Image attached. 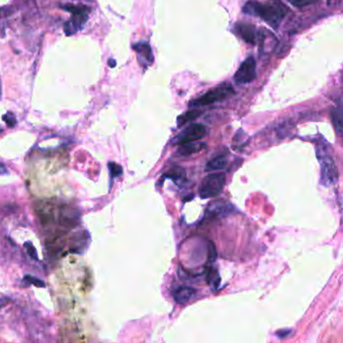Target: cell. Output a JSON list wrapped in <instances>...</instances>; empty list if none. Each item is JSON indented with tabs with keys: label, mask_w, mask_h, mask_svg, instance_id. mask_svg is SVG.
<instances>
[{
	"label": "cell",
	"mask_w": 343,
	"mask_h": 343,
	"mask_svg": "<svg viewBox=\"0 0 343 343\" xmlns=\"http://www.w3.org/2000/svg\"><path fill=\"white\" fill-rule=\"evenodd\" d=\"M24 247L27 251V254L30 255V257L32 259H34V260H38V257H37V252L35 250V248L34 247V245L32 244L31 241H26L25 244H24Z\"/></svg>",
	"instance_id": "cell-20"
},
{
	"label": "cell",
	"mask_w": 343,
	"mask_h": 343,
	"mask_svg": "<svg viewBox=\"0 0 343 343\" xmlns=\"http://www.w3.org/2000/svg\"><path fill=\"white\" fill-rule=\"evenodd\" d=\"M235 95L234 88L230 85H221L216 88L210 89L205 95L189 102V107H204L213 103L223 101V100Z\"/></svg>",
	"instance_id": "cell-3"
},
{
	"label": "cell",
	"mask_w": 343,
	"mask_h": 343,
	"mask_svg": "<svg viewBox=\"0 0 343 343\" xmlns=\"http://www.w3.org/2000/svg\"><path fill=\"white\" fill-rule=\"evenodd\" d=\"M227 164V159L226 156L224 155H219L216 156L214 158H212L211 160H209L206 164V171H216V170H220L223 169L226 166Z\"/></svg>",
	"instance_id": "cell-13"
},
{
	"label": "cell",
	"mask_w": 343,
	"mask_h": 343,
	"mask_svg": "<svg viewBox=\"0 0 343 343\" xmlns=\"http://www.w3.org/2000/svg\"><path fill=\"white\" fill-rule=\"evenodd\" d=\"M242 11L249 16L260 17L274 30H278L281 22L287 16L288 7H286L280 0H270L268 2L250 0L242 7Z\"/></svg>",
	"instance_id": "cell-1"
},
{
	"label": "cell",
	"mask_w": 343,
	"mask_h": 343,
	"mask_svg": "<svg viewBox=\"0 0 343 343\" xmlns=\"http://www.w3.org/2000/svg\"><path fill=\"white\" fill-rule=\"evenodd\" d=\"M234 33L247 44L255 45L258 41L259 33H257L255 25L247 22H237L234 26Z\"/></svg>",
	"instance_id": "cell-8"
},
{
	"label": "cell",
	"mask_w": 343,
	"mask_h": 343,
	"mask_svg": "<svg viewBox=\"0 0 343 343\" xmlns=\"http://www.w3.org/2000/svg\"><path fill=\"white\" fill-rule=\"evenodd\" d=\"M202 113H203L202 111L194 109V110H190V111H189V112H187V113L182 114V115L179 116L178 119H177V124H178V126L180 127V126H182V125H184V124H187V123H189V122H190V121H193L194 119H196L197 117L201 116Z\"/></svg>",
	"instance_id": "cell-15"
},
{
	"label": "cell",
	"mask_w": 343,
	"mask_h": 343,
	"mask_svg": "<svg viewBox=\"0 0 343 343\" xmlns=\"http://www.w3.org/2000/svg\"><path fill=\"white\" fill-rule=\"evenodd\" d=\"M343 0H327V5L329 7H340Z\"/></svg>",
	"instance_id": "cell-22"
},
{
	"label": "cell",
	"mask_w": 343,
	"mask_h": 343,
	"mask_svg": "<svg viewBox=\"0 0 343 343\" xmlns=\"http://www.w3.org/2000/svg\"><path fill=\"white\" fill-rule=\"evenodd\" d=\"M225 185V175L222 172L211 173L206 176L199 188V196L202 198H213L220 195Z\"/></svg>",
	"instance_id": "cell-5"
},
{
	"label": "cell",
	"mask_w": 343,
	"mask_h": 343,
	"mask_svg": "<svg viewBox=\"0 0 343 343\" xmlns=\"http://www.w3.org/2000/svg\"><path fill=\"white\" fill-rule=\"evenodd\" d=\"M342 114H343V112H342L341 105L334 108L331 113L332 122H333L335 130L339 136L342 134V117H343Z\"/></svg>",
	"instance_id": "cell-14"
},
{
	"label": "cell",
	"mask_w": 343,
	"mask_h": 343,
	"mask_svg": "<svg viewBox=\"0 0 343 343\" xmlns=\"http://www.w3.org/2000/svg\"><path fill=\"white\" fill-rule=\"evenodd\" d=\"M108 167H109V171H110V175H111V179H114L116 177H119L122 175L123 173V168L121 165L115 163V162H109L108 163Z\"/></svg>",
	"instance_id": "cell-16"
},
{
	"label": "cell",
	"mask_w": 343,
	"mask_h": 343,
	"mask_svg": "<svg viewBox=\"0 0 343 343\" xmlns=\"http://www.w3.org/2000/svg\"><path fill=\"white\" fill-rule=\"evenodd\" d=\"M206 147V143L198 142V141L189 142V143H185V144L179 145L177 153L181 156H190L197 152L203 151Z\"/></svg>",
	"instance_id": "cell-12"
},
{
	"label": "cell",
	"mask_w": 343,
	"mask_h": 343,
	"mask_svg": "<svg viewBox=\"0 0 343 343\" xmlns=\"http://www.w3.org/2000/svg\"><path fill=\"white\" fill-rule=\"evenodd\" d=\"M232 208V206L226 204L223 201H214L209 204L207 209H206V216L216 219V218H222L223 216H226L227 213H230Z\"/></svg>",
	"instance_id": "cell-10"
},
{
	"label": "cell",
	"mask_w": 343,
	"mask_h": 343,
	"mask_svg": "<svg viewBox=\"0 0 343 343\" xmlns=\"http://www.w3.org/2000/svg\"><path fill=\"white\" fill-rule=\"evenodd\" d=\"M289 3H291L295 7H305L311 4L317 3L319 0H287Z\"/></svg>",
	"instance_id": "cell-18"
},
{
	"label": "cell",
	"mask_w": 343,
	"mask_h": 343,
	"mask_svg": "<svg viewBox=\"0 0 343 343\" xmlns=\"http://www.w3.org/2000/svg\"><path fill=\"white\" fill-rule=\"evenodd\" d=\"M2 131V129H1V128H0V132H1Z\"/></svg>",
	"instance_id": "cell-26"
},
{
	"label": "cell",
	"mask_w": 343,
	"mask_h": 343,
	"mask_svg": "<svg viewBox=\"0 0 343 343\" xmlns=\"http://www.w3.org/2000/svg\"><path fill=\"white\" fill-rule=\"evenodd\" d=\"M63 7L71 13V18L65 24V34L69 36L82 30L86 21L88 20L89 8L84 5L74 4H66Z\"/></svg>",
	"instance_id": "cell-4"
},
{
	"label": "cell",
	"mask_w": 343,
	"mask_h": 343,
	"mask_svg": "<svg viewBox=\"0 0 343 343\" xmlns=\"http://www.w3.org/2000/svg\"><path fill=\"white\" fill-rule=\"evenodd\" d=\"M173 299L178 304H187L195 297L196 290L189 286H180L173 290Z\"/></svg>",
	"instance_id": "cell-11"
},
{
	"label": "cell",
	"mask_w": 343,
	"mask_h": 343,
	"mask_svg": "<svg viewBox=\"0 0 343 343\" xmlns=\"http://www.w3.org/2000/svg\"><path fill=\"white\" fill-rule=\"evenodd\" d=\"M207 133V128L203 124H192L183 130L174 139V144H185V143L194 142L204 138Z\"/></svg>",
	"instance_id": "cell-7"
},
{
	"label": "cell",
	"mask_w": 343,
	"mask_h": 343,
	"mask_svg": "<svg viewBox=\"0 0 343 343\" xmlns=\"http://www.w3.org/2000/svg\"><path fill=\"white\" fill-rule=\"evenodd\" d=\"M257 78V65L253 56H249L241 63L236 74L234 81L236 85H246L252 83Z\"/></svg>",
	"instance_id": "cell-6"
},
{
	"label": "cell",
	"mask_w": 343,
	"mask_h": 343,
	"mask_svg": "<svg viewBox=\"0 0 343 343\" xmlns=\"http://www.w3.org/2000/svg\"><path fill=\"white\" fill-rule=\"evenodd\" d=\"M109 65H110L111 68H114V67L116 66V62L114 61V60H110V61H109Z\"/></svg>",
	"instance_id": "cell-24"
},
{
	"label": "cell",
	"mask_w": 343,
	"mask_h": 343,
	"mask_svg": "<svg viewBox=\"0 0 343 343\" xmlns=\"http://www.w3.org/2000/svg\"><path fill=\"white\" fill-rule=\"evenodd\" d=\"M2 96V91H1V81H0V99H1Z\"/></svg>",
	"instance_id": "cell-25"
},
{
	"label": "cell",
	"mask_w": 343,
	"mask_h": 343,
	"mask_svg": "<svg viewBox=\"0 0 343 343\" xmlns=\"http://www.w3.org/2000/svg\"><path fill=\"white\" fill-rule=\"evenodd\" d=\"M3 120L5 121V123L7 124V126H8V127H11V128L16 126V124H17V119H16V117H14L13 114L10 113V112H8V113L6 114V115L3 116Z\"/></svg>",
	"instance_id": "cell-21"
},
{
	"label": "cell",
	"mask_w": 343,
	"mask_h": 343,
	"mask_svg": "<svg viewBox=\"0 0 343 343\" xmlns=\"http://www.w3.org/2000/svg\"><path fill=\"white\" fill-rule=\"evenodd\" d=\"M207 280H208L209 284L214 286V287H217V286L220 283V276H219V274H218V272H217L216 270H210L209 271L208 275H207Z\"/></svg>",
	"instance_id": "cell-19"
},
{
	"label": "cell",
	"mask_w": 343,
	"mask_h": 343,
	"mask_svg": "<svg viewBox=\"0 0 343 343\" xmlns=\"http://www.w3.org/2000/svg\"><path fill=\"white\" fill-rule=\"evenodd\" d=\"M317 156L318 160L320 162V182L324 187H331L338 181V169L331 158V156L328 155V153L323 150L321 146L317 147Z\"/></svg>",
	"instance_id": "cell-2"
},
{
	"label": "cell",
	"mask_w": 343,
	"mask_h": 343,
	"mask_svg": "<svg viewBox=\"0 0 343 343\" xmlns=\"http://www.w3.org/2000/svg\"><path fill=\"white\" fill-rule=\"evenodd\" d=\"M7 173H8V170L5 167V165L0 164V174H7Z\"/></svg>",
	"instance_id": "cell-23"
},
{
	"label": "cell",
	"mask_w": 343,
	"mask_h": 343,
	"mask_svg": "<svg viewBox=\"0 0 343 343\" xmlns=\"http://www.w3.org/2000/svg\"><path fill=\"white\" fill-rule=\"evenodd\" d=\"M134 51L137 54V60L141 67L147 69L154 62V55L152 52V49L148 42L140 41L132 46Z\"/></svg>",
	"instance_id": "cell-9"
},
{
	"label": "cell",
	"mask_w": 343,
	"mask_h": 343,
	"mask_svg": "<svg viewBox=\"0 0 343 343\" xmlns=\"http://www.w3.org/2000/svg\"><path fill=\"white\" fill-rule=\"evenodd\" d=\"M23 282H26L28 284H32V285H34L36 286V287H39V288H44L46 284L44 281H41L40 279L36 278V277H34L32 275H26L23 277Z\"/></svg>",
	"instance_id": "cell-17"
}]
</instances>
